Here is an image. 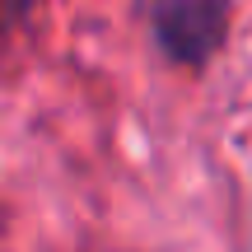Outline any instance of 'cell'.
<instances>
[{
    "label": "cell",
    "mask_w": 252,
    "mask_h": 252,
    "mask_svg": "<svg viewBox=\"0 0 252 252\" xmlns=\"http://www.w3.org/2000/svg\"><path fill=\"white\" fill-rule=\"evenodd\" d=\"M150 33L173 65L201 70L229 37V0H154Z\"/></svg>",
    "instance_id": "cell-1"
}]
</instances>
